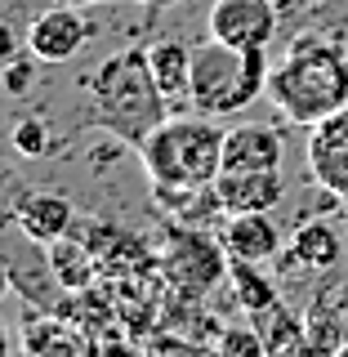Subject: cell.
<instances>
[{
    "instance_id": "obj_1",
    "label": "cell",
    "mask_w": 348,
    "mask_h": 357,
    "mask_svg": "<svg viewBox=\"0 0 348 357\" xmlns=\"http://www.w3.org/2000/svg\"><path fill=\"white\" fill-rule=\"evenodd\" d=\"M85 94V130H103L112 139L139 148L148 134L170 116V98L156 89L152 67H148V45H134V50H121L103 59L94 72L81 76L76 85Z\"/></svg>"
},
{
    "instance_id": "obj_2",
    "label": "cell",
    "mask_w": 348,
    "mask_h": 357,
    "mask_svg": "<svg viewBox=\"0 0 348 357\" xmlns=\"http://www.w3.org/2000/svg\"><path fill=\"white\" fill-rule=\"evenodd\" d=\"M268 98L295 126H317L348 103V54L326 36H299L268 72Z\"/></svg>"
},
{
    "instance_id": "obj_3",
    "label": "cell",
    "mask_w": 348,
    "mask_h": 357,
    "mask_svg": "<svg viewBox=\"0 0 348 357\" xmlns=\"http://www.w3.org/2000/svg\"><path fill=\"white\" fill-rule=\"evenodd\" d=\"M223 139L228 130L215 116H165L148 139L139 143V161L152 192H210L223 170Z\"/></svg>"
},
{
    "instance_id": "obj_4",
    "label": "cell",
    "mask_w": 348,
    "mask_h": 357,
    "mask_svg": "<svg viewBox=\"0 0 348 357\" xmlns=\"http://www.w3.org/2000/svg\"><path fill=\"white\" fill-rule=\"evenodd\" d=\"M268 59L264 50H237L223 40L192 45V107L206 116H237L268 94Z\"/></svg>"
},
{
    "instance_id": "obj_5",
    "label": "cell",
    "mask_w": 348,
    "mask_h": 357,
    "mask_svg": "<svg viewBox=\"0 0 348 357\" xmlns=\"http://www.w3.org/2000/svg\"><path fill=\"white\" fill-rule=\"evenodd\" d=\"M161 273L188 299H206L219 282H228V250L201 228H174L161 245Z\"/></svg>"
},
{
    "instance_id": "obj_6",
    "label": "cell",
    "mask_w": 348,
    "mask_h": 357,
    "mask_svg": "<svg viewBox=\"0 0 348 357\" xmlns=\"http://www.w3.org/2000/svg\"><path fill=\"white\" fill-rule=\"evenodd\" d=\"M210 36L237 50H268V40L277 36V5L273 0H215Z\"/></svg>"
},
{
    "instance_id": "obj_7",
    "label": "cell",
    "mask_w": 348,
    "mask_h": 357,
    "mask_svg": "<svg viewBox=\"0 0 348 357\" xmlns=\"http://www.w3.org/2000/svg\"><path fill=\"white\" fill-rule=\"evenodd\" d=\"M308 174L331 197L348 201V103L312 126L308 139Z\"/></svg>"
},
{
    "instance_id": "obj_8",
    "label": "cell",
    "mask_w": 348,
    "mask_h": 357,
    "mask_svg": "<svg viewBox=\"0 0 348 357\" xmlns=\"http://www.w3.org/2000/svg\"><path fill=\"white\" fill-rule=\"evenodd\" d=\"M85 40H89V22H85L81 9L67 5V0L40 9V14L31 18V27H27V50L36 54L40 63H67V59H76Z\"/></svg>"
},
{
    "instance_id": "obj_9",
    "label": "cell",
    "mask_w": 348,
    "mask_h": 357,
    "mask_svg": "<svg viewBox=\"0 0 348 357\" xmlns=\"http://www.w3.org/2000/svg\"><path fill=\"white\" fill-rule=\"evenodd\" d=\"M286 201L282 170H219L215 178V206L223 215H259Z\"/></svg>"
},
{
    "instance_id": "obj_10",
    "label": "cell",
    "mask_w": 348,
    "mask_h": 357,
    "mask_svg": "<svg viewBox=\"0 0 348 357\" xmlns=\"http://www.w3.org/2000/svg\"><path fill=\"white\" fill-rule=\"evenodd\" d=\"M9 215H14L18 232L27 241L54 245V241L67 237V228H72V219H76V206L67 197H59V192H27V197L14 201V210H9Z\"/></svg>"
},
{
    "instance_id": "obj_11",
    "label": "cell",
    "mask_w": 348,
    "mask_h": 357,
    "mask_svg": "<svg viewBox=\"0 0 348 357\" xmlns=\"http://www.w3.org/2000/svg\"><path fill=\"white\" fill-rule=\"evenodd\" d=\"M223 250H228V259H250V264H264L273 259L277 250H282V228L273 223L268 210L259 215H232L223 223Z\"/></svg>"
},
{
    "instance_id": "obj_12",
    "label": "cell",
    "mask_w": 348,
    "mask_h": 357,
    "mask_svg": "<svg viewBox=\"0 0 348 357\" xmlns=\"http://www.w3.org/2000/svg\"><path fill=\"white\" fill-rule=\"evenodd\" d=\"M223 170H282V134L268 126H237L223 139Z\"/></svg>"
},
{
    "instance_id": "obj_13",
    "label": "cell",
    "mask_w": 348,
    "mask_h": 357,
    "mask_svg": "<svg viewBox=\"0 0 348 357\" xmlns=\"http://www.w3.org/2000/svg\"><path fill=\"white\" fill-rule=\"evenodd\" d=\"M148 67H152V81L170 103L188 98L192 103V45L179 40V36H161L148 45Z\"/></svg>"
},
{
    "instance_id": "obj_14",
    "label": "cell",
    "mask_w": 348,
    "mask_h": 357,
    "mask_svg": "<svg viewBox=\"0 0 348 357\" xmlns=\"http://www.w3.org/2000/svg\"><path fill=\"white\" fill-rule=\"evenodd\" d=\"M290 255H295L299 268L326 273V268L340 264V232H335L326 219H308L304 228L290 237Z\"/></svg>"
},
{
    "instance_id": "obj_15",
    "label": "cell",
    "mask_w": 348,
    "mask_h": 357,
    "mask_svg": "<svg viewBox=\"0 0 348 357\" xmlns=\"http://www.w3.org/2000/svg\"><path fill=\"white\" fill-rule=\"evenodd\" d=\"M94 273H98V259H94V250H89L85 241H67L63 237V241L50 245V277L63 290H85L94 282Z\"/></svg>"
},
{
    "instance_id": "obj_16",
    "label": "cell",
    "mask_w": 348,
    "mask_h": 357,
    "mask_svg": "<svg viewBox=\"0 0 348 357\" xmlns=\"http://www.w3.org/2000/svg\"><path fill=\"white\" fill-rule=\"evenodd\" d=\"M22 353H36V357H85V340L72 326L54 317H31V326L22 331Z\"/></svg>"
},
{
    "instance_id": "obj_17",
    "label": "cell",
    "mask_w": 348,
    "mask_h": 357,
    "mask_svg": "<svg viewBox=\"0 0 348 357\" xmlns=\"http://www.w3.org/2000/svg\"><path fill=\"white\" fill-rule=\"evenodd\" d=\"M228 282H232V295H237V304H241L245 317L277 304L273 277H264L259 264H250V259H228Z\"/></svg>"
},
{
    "instance_id": "obj_18",
    "label": "cell",
    "mask_w": 348,
    "mask_h": 357,
    "mask_svg": "<svg viewBox=\"0 0 348 357\" xmlns=\"http://www.w3.org/2000/svg\"><path fill=\"white\" fill-rule=\"evenodd\" d=\"M348 312L331 308L326 312V299H317V304L308 308V321H304V335H308V349L312 357H335L348 344Z\"/></svg>"
},
{
    "instance_id": "obj_19",
    "label": "cell",
    "mask_w": 348,
    "mask_h": 357,
    "mask_svg": "<svg viewBox=\"0 0 348 357\" xmlns=\"http://www.w3.org/2000/svg\"><path fill=\"white\" fill-rule=\"evenodd\" d=\"M215 353L219 357H268V344L259 326H223L215 340Z\"/></svg>"
},
{
    "instance_id": "obj_20",
    "label": "cell",
    "mask_w": 348,
    "mask_h": 357,
    "mask_svg": "<svg viewBox=\"0 0 348 357\" xmlns=\"http://www.w3.org/2000/svg\"><path fill=\"white\" fill-rule=\"evenodd\" d=\"M9 143H14L18 156H31V161L54 152V134H50V126H45L40 116H22L14 126V134H9Z\"/></svg>"
},
{
    "instance_id": "obj_21",
    "label": "cell",
    "mask_w": 348,
    "mask_h": 357,
    "mask_svg": "<svg viewBox=\"0 0 348 357\" xmlns=\"http://www.w3.org/2000/svg\"><path fill=\"white\" fill-rule=\"evenodd\" d=\"M36 63H40V59L27 50V54H18L14 63H5V67H0V76H5V89H9L14 98H18V94H27V89L36 85Z\"/></svg>"
},
{
    "instance_id": "obj_22",
    "label": "cell",
    "mask_w": 348,
    "mask_h": 357,
    "mask_svg": "<svg viewBox=\"0 0 348 357\" xmlns=\"http://www.w3.org/2000/svg\"><path fill=\"white\" fill-rule=\"evenodd\" d=\"M18 59V31L9 27V22H0V67Z\"/></svg>"
},
{
    "instance_id": "obj_23",
    "label": "cell",
    "mask_w": 348,
    "mask_h": 357,
    "mask_svg": "<svg viewBox=\"0 0 348 357\" xmlns=\"http://www.w3.org/2000/svg\"><path fill=\"white\" fill-rule=\"evenodd\" d=\"M14 349H18V335L9 331V321H0V357H14Z\"/></svg>"
},
{
    "instance_id": "obj_24",
    "label": "cell",
    "mask_w": 348,
    "mask_h": 357,
    "mask_svg": "<svg viewBox=\"0 0 348 357\" xmlns=\"http://www.w3.org/2000/svg\"><path fill=\"white\" fill-rule=\"evenodd\" d=\"M9 286H14V264H9L5 255H0V299L9 295Z\"/></svg>"
},
{
    "instance_id": "obj_25",
    "label": "cell",
    "mask_w": 348,
    "mask_h": 357,
    "mask_svg": "<svg viewBox=\"0 0 348 357\" xmlns=\"http://www.w3.org/2000/svg\"><path fill=\"white\" fill-rule=\"evenodd\" d=\"M67 5H72V0H67ZM143 5H170V0H143Z\"/></svg>"
},
{
    "instance_id": "obj_26",
    "label": "cell",
    "mask_w": 348,
    "mask_h": 357,
    "mask_svg": "<svg viewBox=\"0 0 348 357\" xmlns=\"http://www.w3.org/2000/svg\"><path fill=\"white\" fill-rule=\"evenodd\" d=\"M335 357H348V344H344V349H340V353H335Z\"/></svg>"
},
{
    "instance_id": "obj_27",
    "label": "cell",
    "mask_w": 348,
    "mask_h": 357,
    "mask_svg": "<svg viewBox=\"0 0 348 357\" xmlns=\"http://www.w3.org/2000/svg\"><path fill=\"white\" fill-rule=\"evenodd\" d=\"M22 357H36V353H22Z\"/></svg>"
},
{
    "instance_id": "obj_28",
    "label": "cell",
    "mask_w": 348,
    "mask_h": 357,
    "mask_svg": "<svg viewBox=\"0 0 348 357\" xmlns=\"http://www.w3.org/2000/svg\"><path fill=\"white\" fill-rule=\"evenodd\" d=\"M344 54H348V50H344Z\"/></svg>"
}]
</instances>
